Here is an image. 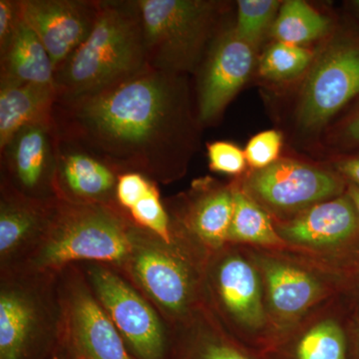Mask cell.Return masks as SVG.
Returning a JSON list of instances; mask_svg holds the SVG:
<instances>
[{"instance_id":"obj_1","label":"cell","mask_w":359,"mask_h":359,"mask_svg":"<svg viewBox=\"0 0 359 359\" xmlns=\"http://www.w3.org/2000/svg\"><path fill=\"white\" fill-rule=\"evenodd\" d=\"M53 126L122 173L161 181L183 172L196 142L185 78L150 67L95 93L57 98Z\"/></svg>"},{"instance_id":"obj_2","label":"cell","mask_w":359,"mask_h":359,"mask_svg":"<svg viewBox=\"0 0 359 359\" xmlns=\"http://www.w3.org/2000/svg\"><path fill=\"white\" fill-rule=\"evenodd\" d=\"M149 67L137 0H99L95 25L54 76L58 99L89 95Z\"/></svg>"},{"instance_id":"obj_3","label":"cell","mask_w":359,"mask_h":359,"mask_svg":"<svg viewBox=\"0 0 359 359\" xmlns=\"http://www.w3.org/2000/svg\"><path fill=\"white\" fill-rule=\"evenodd\" d=\"M148 66L184 75L204 60L219 14L205 0H137Z\"/></svg>"},{"instance_id":"obj_4","label":"cell","mask_w":359,"mask_h":359,"mask_svg":"<svg viewBox=\"0 0 359 359\" xmlns=\"http://www.w3.org/2000/svg\"><path fill=\"white\" fill-rule=\"evenodd\" d=\"M48 238L39 257L44 266L73 261L121 262L134 252L126 219L107 205L59 202L50 209Z\"/></svg>"},{"instance_id":"obj_5","label":"cell","mask_w":359,"mask_h":359,"mask_svg":"<svg viewBox=\"0 0 359 359\" xmlns=\"http://www.w3.org/2000/svg\"><path fill=\"white\" fill-rule=\"evenodd\" d=\"M302 85L297 122L318 132L359 95V35L339 33L314 57Z\"/></svg>"},{"instance_id":"obj_6","label":"cell","mask_w":359,"mask_h":359,"mask_svg":"<svg viewBox=\"0 0 359 359\" xmlns=\"http://www.w3.org/2000/svg\"><path fill=\"white\" fill-rule=\"evenodd\" d=\"M347 183L337 172L290 158L252 170L243 189L261 207L278 212H301L346 194Z\"/></svg>"},{"instance_id":"obj_7","label":"cell","mask_w":359,"mask_h":359,"mask_svg":"<svg viewBox=\"0 0 359 359\" xmlns=\"http://www.w3.org/2000/svg\"><path fill=\"white\" fill-rule=\"evenodd\" d=\"M256 50L235 29L226 30L212 41L202 65L198 118L209 123L218 118L249 79Z\"/></svg>"},{"instance_id":"obj_8","label":"cell","mask_w":359,"mask_h":359,"mask_svg":"<svg viewBox=\"0 0 359 359\" xmlns=\"http://www.w3.org/2000/svg\"><path fill=\"white\" fill-rule=\"evenodd\" d=\"M94 287L106 313L140 359H161L164 330L152 308L115 273L92 271Z\"/></svg>"},{"instance_id":"obj_9","label":"cell","mask_w":359,"mask_h":359,"mask_svg":"<svg viewBox=\"0 0 359 359\" xmlns=\"http://www.w3.org/2000/svg\"><path fill=\"white\" fill-rule=\"evenodd\" d=\"M20 6L23 20L44 45L56 71L89 36L99 0H20Z\"/></svg>"},{"instance_id":"obj_10","label":"cell","mask_w":359,"mask_h":359,"mask_svg":"<svg viewBox=\"0 0 359 359\" xmlns=\"http://www.w3.org/2000/svg\"><path fill=\"white\" fill-rule=\"evenodd\" d=\"M55 138L54 192L65 195V202L77 205H106L115 198L122 172L78 144L56 133Z\"/></svg>"},{"instance_id":"obj_11","label":"cell","mask_w":359,"mask_h":359,"mask_svg":"<svg viewBox=\"0 0 359 359\" xmlns=\"http://www.w3.org/2000/svg\"><path fill=\"white\" fill-rule=\"evenodd\" d=\"M55 145L52 121L21 129L0 149L4 166L18 187L16 191L45 202V195L54 191Z\"/></svg>"},{"instance_id":"obj_12","label":"cell","mask_w":359,"mask_h":359,"mask_svg":"<svg viewBox=\"0 0 359 359\" xmlns=\"http://www.w3.org/2000/svg\"><path fill=\"white\" fill-rule=\"evenodd\" d=\"M276 230L285 242L311 249H334L359 241V217L346 193L299 212Z\"/></svg>"},{"instance_id":"obj_13","label":"cell","mask_w":359,"mask_h":359,"mask_svg":"<svg viewBox=\"0 0 359 359\" xmlns=\"http://www.w3.org/2000/svg\"><path fill=\"white\" fill-rule=\"evenodd\" d=\"M134 252V275L142 287L168 311H185L193 292L192 278L186 264L168 250L153 245Z\"/></svg>"},{"instance_id":"obj_14","label":"cell","mask_w":359,"mask_h":359,"mask_svg":"<svg viewBox=\"0 0 359 359\" xmlns=\"http://www.w3.org/2000/svg\"><path fill=\"white\" fill-rule=\"evenodd\" d=\"M269 304L283 320H294L309 311L325 294L323 283L309 271L269 257H257Z\"/></svg>"},{"instance_id":"obj_15","label":"cell","mask_w":359,"mask_h":359,"mask_svg":"<svg viewBox=\"0 0 359 359\" xmlns=\"http://www.w3.org/2000/svg\"><path fill=\"white\" fill-rule=\"evenodd\" d=\"M71 325L86 359H133L108 313L83 290L71 302Z\"/></svg>"},{"instance_id":"obj_16","label":"cell","mask_w":359,"mask_h":359,"mask_svg":"<svg viewBox=\"0 0 359 359\" xmlns=\"http://www.w3.org/2000/svg\"><path fill=\"white\" fill-rule=\"evenodd\" d=\"M217 283L224 306L238 323L252 330L264 327L266 313L261 280L249 262L238 256L224 259Z\"/></svg>"},{"instance_id":"obj_17","label":"cell","mask_w":359,"mask_h":359,"mask_svg":"<svg viewBox=\"0 0 359 359\" xmlns=\"http://www.w3.org/2000/svg\"><path fill=\"white\" fill-rule=\"evenodd\" d=\"M57 98L54 85L0 86V149L21 129L53 121Z\"/></svg>"},{"instance_id":"obj_18","label":"cell","mask_w":359,"mask_h":359,"mask_svg":"<svg viewBox=\"0 0 359 359\" xmlns=\"http://www.w3.org/2000/svg\"><path fill=\"white\" fill-rule=\"evenodd\" d=\"M54 70L48 52L25 20L8 50L0 57V86L54 85Z\"/></svg>"},{"instance_id":"obj_19","label":"cell","mask_w":359,"mask_h":359,"mask_svg":"<svg viewBox=\"0 0 359 359\" xmlns=\"http://www.w3.org/2000/svg\"><path fill=\"white\" fill-rule=\"evenodd\" d=\"M115 200L129 212L135 223L147 229L162 242L171 244L169 216L148 177L137 172H123L118 178Z\"/></svg>"},{"instance_id":"obj_20","label":"cell","mask_w":359,"mask_h":359,"mask_svg":"<svg viewBox=\"0 0 359 359\" xmlns=\"http://www.w3.org/2000/svg\"><path fill=\"white\" fill-rule=\"evenodd\" d=\"M50 209L45 202L30 199L16 191L2 196L0 207V252L8 257L35 233L46 229Z\"/></svg>"},{"instance_id":"obj_21","label":"cell","mask_w":359,"mask_h":359,"mask_svg":"<svg viewBox=\"0 0 359 359\" xmlns=\"http://www.w3.org/2000/svg\"><path fill=\"white\" fill-rule=\"evenodd\" d=\"M34 306L15 290L0 294V359H21L36 325Z\"/></svg>"},{"instance_id":"obj_22","label":"cell","mask_w":359,"mask_h":359,"mask_svg":"<svg viewBox=\"0 0 359 359\" xmlns=\"http://www.w3.org/2000/svg\"><path fill=\"white\" fill-rule=\"evenodd\" d=\"M332 20L308 2L287 0L283 2L271 28L276 41L304 46L327 35Z\"/></svg>"},{"instance_id":"obj_23","label":"cell","mask_w":359,"mask_h":359,"mask_svg":"<svg viewBox=\"0 0 359 359\" xmlns=\"http://www.w3.org/2000/svg\"><path fill=\"white\" fill-rule=\"evenodd\" d=\"M235 200L233 189L211 191L194 205L191 224L205 244L219 248L228 241Z\"/></svg>"},{"instance_id":"obj_24","label":"cell","mask_w":359,"mask_h":359,"mask_svg":"<svg viewBox=\"0 0 359 359\" xmlns=\"http://www.w3.org/2000/svg\"><path fill=\"white\" fill-rule=\"evenodd\" d=\"M235 208L228 241L269 247L285 244L266 212L241 189H233Z\"/></svg>"},{"instance_id":"obj_25","label":"cell","mask_w":359,"mask_h":359,"mask_svg":"<svg viewBox=\"0 0 359 359\" xmlns=\"http://www.w3.org/2000/svg\"><path fill=\"white\" fill-rule=\"evenodd\" d=\"M314 57L304 46L276 41L259 59V74L269 81H292L308 72Z\"/></svg>"},{"instance_id":"obj_26","label":"cell","mask_w":359,"mask_h":359,"mask_svg":"<svg viewBox=\"0 0 359 359\" xmlns=\"http://www.w3.org/2000/svg\"><path fill=\"white\" fill-rule=\"evenodd\" d=\"M294 356V359H351L344 327L330 318L316 323L297 341Z\"/></svg>"},{"instance_id":"obj_27","label":"cell","mask_w":359,"mask_h":359,"mask_svg":"<svg viewBox=\"0 0 359 359\" xmlns=\"http://www.w3.org/2000/svg\"><path fill=\"white\" fill-rule=\"evenodd\" d=\"M283 2L276 0H240L238 1L236 33L255 50L259 48L271 30Z\"/></svg>"},{"instance_id":"obj_28","label":"cell","mask_w":359,"mask_h":359,"mask_svg":"<svg viewBox=\"0 0 359 359\" xmlns=\"http://www.w3.org/2000/svg\"><path fill=\"white\" fill-rule=\"evenodd\" d=\"M283 136L276 130H266L255 135L245 149V159L252 170L271 166L280 159Z\"/></svg>"},{"instance_id":"obj_29","label":"cell","mask_w":359,"mask_h":359,"mask_svg":"<svg viewBox=\"0 0 359 359\" xmlns=\"http://www.w3.org/2000/svg\"><path fill=\"white\" fill-rule=\"evenodd\" d=\"M208 159L212 171L226 175L242 174L248 165L245 150L226 141L209 144Z\"/></svg>"},{"instance_id":"obj_30","label":"cell","mask_w":359,"mask_h":359,"mask_svg":"<svg viewBox=\"0 0 359 359\" xmlns=\"http://www.w3.org/2000/svg\"><path fill=\"white\" fill-rule=\"evenodd\" d=\"M21 21L20 0H0V57L13 43Z\"/></svg>"},{"instance_id":"obj_31","label":"cell","mask_w":359,"mask_h":359,"mask_svg":"<svg viewBox=\"0 0 359 359\" xmlns=\"http://www.w3.org/2000/svg\"><path fill=\"white\" fill-rule=\"evenodd\" d=\"M197 359H254L237 347L219 341L208 340L197 351Z\"/></svg>"},{"instance_id":"obj_32","label":"cell","mask_w":359,"mask_h":359,"mask_svg":"<svg viewBox=\"0 0 359 359\" xmlns=\"http://www.w3.org/2000/svg\"><path fill=\"white\" fill-rule=\"evenodd\" d=\"M334 139L344 147H359V107L344 120Z\"/></svg>"},{"instance_id":"obj_33","label":"cell","mask_w":359,"mask_h":359,"mask_svg":"<svg viewBox=\"0 0 359 359\" xmlns=\"http://www.w3.org/2000/svg\"><path fill=\"white\" fill-rule=\"evenodd\" d=\"M337 173L348 183L359 186V156L344 158L334 163Z\"/></svg>"},{"instance_id":"obj_34","label":"cell","mask_w":359,"mask_h":359,"mask_svg":"<svg viewBox=\"0 0 359 359\" xmlns=\"http://www.w3.org/2000/svg\"><path fill=\"white\" fill-rule=\"evenodd\" d=\"M353 359H359V316L353 320Z\"/></svg>"},{"instance_id":"obj_35","label":"cell","mask_w":359,"mask_h":359,"mask_svg":"<svg viewBox=\"0 0 359 359\" xmlns=\"http://www.w3.org/2000/svg\"><path fill=\"white\" fill-rule=\"evenodd\" d=\"M347 196L353 201L354 207L358 211L359 217V186L354 185L353 183L347 182L346 192Z\"/></svg>"},{"instance_id":"obj_36","label":"cell","mask_w":359,"mask_h":359,"mask_svg":"<svg viewBox=\"0 0 359 359\" xmlns=\"http://www.w3.org/2000/svg\"><path fill=\"white\" fill-rule=\"evenodd\" d=\"M354 6H355L356 11L359 13V0H356V1L353 2Z\"/></svg>"},{"instance_id":"obj_37","label":"cell","mask_w":359,"mask_h":359,"mask_svg":"<svg viewBox=\"0 0 359 359\" xmlns=\"http://www.w3.org/2000/svg\"><path fill=\"white\" fill-rule=\"evenodd\" d=\"M358 278H359V264H358Z\"/></svg>"}]
</instances>
